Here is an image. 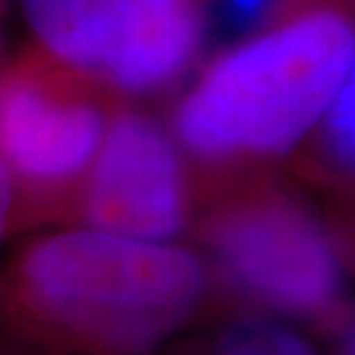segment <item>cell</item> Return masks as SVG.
Returning <instances> with one entry per match:
<instances>
[{"label":"cell","instance_id":"1","mask_svg":"<svg viewBox=\"0 0 355 355\" xmlns=\"http://www.w3.org/2000/svg\"><path fill=\"white\" fill-rule=\"evenodd\" d=\"M355 55L343 0H297L205 66L174 111V137L214 166L292 150L321 124Z\"/></svg>","mask_w":355,"mask_h":355},{"label":"cell","instance_id":"2","mask_svg":"<svg viewBox=\"0 0 355 355\" xmlns=\"http://www.w3.org/2000/svg\"><path fill=\"white\" fill-rule=\"evenodd\" d=\"M203 290V263L184 248L95 227L40 237L13 268L26 316L92 355L155 347L190 318Z\"/></svg>","mask_w":355,"mask_h":355},{"label":"cell","instance_id":"3","mask_svg":"<svg viewBox=\"0 0 355 355\" xmlns=\"http://www.w3.org/2000/svg\"><path fill=\"white\" fill-rule=\"evenodd\" d=\"M32 35L69 71L150 95L190 71L203 48V0H21Z\"/></svg>","mask_w":355,"mask_h":355},{"label":"cell","instance_id":"4","mask_svg":"<svg viewBox=\"0 0 355 355\" xmlns=\"http://www.w3.org/2000/svg\"><path fill=\"white\" fill-rule=\"evenodd\" d=\"M216 271L242 297L284 316L327 321L340 311L345 268L329 229L284 192H245L205 224Z\"/></svg>","mask_w":355,"mask_h":355},{"label":"cell","instance_id":"5","mask_svg":"<svg viewBox=\"0 0 355 355\" xmlns=\"http://www.w3.org/2000/svg\"><path fill=\"white\" fill-rule=\"evenodd\" d=\"M55 66L24 64L0 76V158L42 192L85 179L108 127L92 82Z\"/></svg>","mask_w":355,"mask_h":355},{"label":"cell","instance_id":"6","mask_svg":"<svg viewBox=\"0 0 355 355\" xmlns=\"http://www.w3.org/2000/svg\"><path fill=\"white\" fill-rule=\"evenodd\" d=\"M82 182V216L89 227L171 242L187 221L190 192L179 142L142 111L114 114Z\"/></svg>","mask_w":355,"mask_h":355},{"label":"cell","instance_id":"7","mask_svg":"<svg viewBox=\"0 0 355 355\" xmlns=\"http://www.w3.org/2000/svg\"><path fill=\"white\" fill-rule=\"evenodd\" d=\"M208 355H316L300 334L271 321H237L216 337Z\"/></svg>","mask_w":355,"mask_h":355},{"label":"cell","instance_id":"8","mask_svg":"<svg viewBox=\"0 0 355 355\" xmlns=\"http://www.w3.org/2000/svg\"><path fill=\"white\" fill-rule=\"evenodd\" d=\"M321 148L329 164L355 174V55L329 111L321 119Z\"/></svg>","mask_w":355,"mask_h":355},{"label":"cell","instance_id":"9","mask_svg":"<svg viewBox=\"0 0 355 355\" xmlns=\"http://www.w3.org/2000/svg\"><path fill=\"white\" fill-rule=\"evenodd\" d=\"M284 0H211L208 16H214L218 26L232 35H245L258 24H268L279 11Z\"/></svg>","mask_w":355,"mask_h":355},{"label":"cell","instance_id":"10","mask_svg":"<svg viewBox=\"0 0 355 355\" xmlns=\"http://www.w3.org/2000/svg\"><path fill=\"white\" fill-rule=\"evenodd\" d=\"M13 211V174L8 171V166L0 158V242L6 237V229L11 221Z\"/></svg>","mask_w":355,"mask_h":355},{"label":"cell","instance_id":"11","mask_svg":"<svg viewBox=\"0 0 355 355\" xmlns=\"http://www.w3.org/2000/svg\"><path fill=\"white\" fill-rule=\"evenodd\" d=\"M343 355H355V321L343 334Z\"/></svg>","mask_w":355,"mask_h":355}]
</instances>
